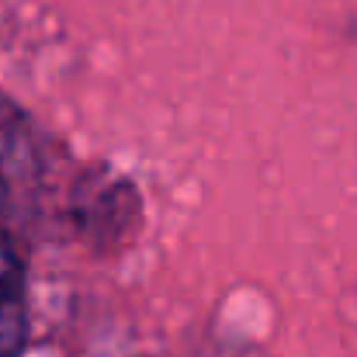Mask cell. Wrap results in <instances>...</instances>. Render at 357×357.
<instances>
[{"label":"cell","instance_id":"cell-3","mask_svg":"<svg viewBox=\"0 0 357 357\" xmlns=\"http://www.w3.org/2000/svg\"><path fill=\"white\" fill-rule=\"evenodd\" d=\"M7 198H10V181H7V174L0 170V226H3V219H7Z\"/></svg>","mask_w":357,"mask_h":357},{"label":"cell","instance_id":"cell-2","mask_svg":"<svg viewBox=\"0 0 357 357\" xmlns=\"http://www.w3.org/2000/svg\"><path fill=\"white\" fill-rule=\"evenodd\" d=\"M28 340V319L21 302H0V357H21Z\"/></svg>","mask_w":357,"mask_h":357},{"label":"cell","instance_id":"cell-1","mask_svg":"<svg viewBox=\"0 0 357 357\" xmlns=\"http://www.w3.org/2000/svg\"><path fill=\"white\" fill-rule=\"evenodd\" d=\"M21 291H24V260L14 239L0 226V302H21Z\"/></svg>","mask_w":357,"mask_h":357}]
</instances>
